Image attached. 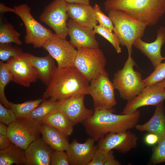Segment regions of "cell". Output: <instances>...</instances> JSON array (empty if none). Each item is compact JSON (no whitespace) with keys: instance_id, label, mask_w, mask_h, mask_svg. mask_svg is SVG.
Segmentation results:
<instances>
[{"instance_id":"39","label":"cell","mask_w":165,"mask_h":165,"mask_svg":"<svg viewBox=\"0 0 165 165\" xmlns=\"http://www.w3.org/2000/svg\"><path fill=\"white\" fill-rule=\"evenodd\" d=\"M12 143L7 135L0 134V150L3 149L8 147Z\"/></svg>"},{"instance_id":"26","label":"cell","mask_w":165,"mask_h":165,"mask_svg":"<svg viewBox=\"0 0 165 165\" xmlns=\"http://www.w3.org/2000/svg\"><path fill=\"white\" fill-rule=\"evenodd\" d=\"M59 102L45 99L25 118L32 119L40 122L51 113L59 110Z\"/></svg>"},{"instance_id":"12","label":"cell","mask_w":165,"mask_h":165,"mask_svg":"<svg viewBox=\"0 0 165 165\" xmlns=\"http://www.w3.org/2000/svg\"><path fill=\"white\" fill-rule=\"evenodd\" d=\"M11 74L12 81L26 87L38 79L37 71L25 53L13 58L6 63Z\"/></svg>"},{"instance_id":"38","label":"cell","mask_w":165,"mask_h":165,"mask_svg":"<svg viewBox=\"0 0 165 165\" xmlns=\"http://www.w3.org/2000/svg\"><path fill=\"white\" fill-rule=\"evenodd\" d=\"M160 140L158 136L154 134L150 133L147 135L145 138L146 143L149 145H153L157 144Z\"/></svg>"},{"instance_id":"2","label":"cell","mask_w":165,"mask_h":165,"mask_svg":"<svg viewBox=\"0 0 165 165\" xmlns=\"http://www.w3.org/2000/svg\"><path fill=\"white\" fill-rule=\"evenodd\" d=\"M114 111L94 110L93 115L83 123L87 134L95 141L107 134L126 131L135 128L140 116L137 110L128 114L117 115Z\"/></svg>"},{"instance_id":"24","label":"cell","mask_w":165,"mask_h":165,"mask_svg":"<svg viewBox=\"0 0 165 165\" xmlns=\"http://www.w3.org/2000/svg\"><path fill=\"white\" fill-rule=\"evenodd\" d=\"M41 123L51 126L69 136L73 131L74 126L67 116L62 112H53L43 118Z\"/></svg>"},{"instance_id":"21","label":"cell","mask_w":165,"mask_h":165,"mask_svg":"<svg viewBox=\"0 0 165 165\" xmlns=\"http://www.w3.org/2000/svg\"><path fill=\"white\" fill-rule=\"evenodd\" d=\"M27 58L36 70L38 78L46 85L49 83L57 67L55 60L49 54L45 56L38 57L25 53Z\"/></svg>"},{"instance_id":"5","label":"cell","mask_w":165,"mask_h":165,"mask_svg":"<svg viewBox=\"0 0 165 165\" xmlns=\"http://www.w3.org/2000/svg\"><path fill=\"white\" fill-rule=\"evenodd\" d=\"M136 65L132 55L128 54L123 68L114 75L113 83L115 89L119 91L121 98L127 101L138 95L145 87L141 73L134 69Z\"/></svg>"},{"instance_id":"17","label":"cell","mask_w":165,"mask_h":165,"mask_svg":"<svg viewBox=\"0 0 165 165\" xmlns=\"http://www.w3.org/2000/svg\"><path fill=\"white\" fill-rule=\"evenodd\" d=\"M70 42L75 48H99L94 29L82 26L70 19L67 22Z\"/></svg>"},{"instance_id":"23","label":"cell","mask_w":165,"mask_h":165,"mask_svg":"<svg viewBox=\"0 0 165 165\" xmlns=\"http://www.w3.org/2000/svg\"><path fill=\"white\" fill-rule=\"evenodd\" d=\"M40 131L42 139L53 150L66 151L70 144L68 136L51 126L42 123Z\"/></svg>"},{"instance_id":"16","label":"cell","mask_w":165,"mask_h":165,"mask_svg":"<svg viewBox=\"0 0 165 165\" xmlns=\"http://www.w3.org/2000/svg\"><path fill=\"white\" fill-rule=\"evenodd\" d=\"M95 141L90 137L83 143L74 139L66 150L70 165H88L98 148Z\"/></svg>"},{"instance_id":"22","label":"cell","mask_w":165,"mask_h":165,"mask_svg":"<svg viewBox=\"0 0 165 165\" xmlns=\"http://www.w3.org/2000/svg\"><path fill=\"white\" fill-rule=\"evenodd\" d=\"M156 107L153 115L149 120L143 124H137L135 128L140 131H146L155 134L158 136L160 140L165 136V113L163 102Z\"/></svg>"},{"instance_id":"6","label":"cell","mask_w":165,"mask_h":165,"mask_svg":"<svg viewBox=\"0 0 165 165\" xmlns=\"http://www.w3.org/2000/svg\"><path fill=\"white\" fill-rule=\"evenodd\" d=\"M14 13L24 23L26 29L25 42L31 44L35 48L42 47L46 42L54 36L50 29L36 20L31 13V8L27 3L15 6Z\"/></svg>"},{"instance_id":"11","label":"cell","mask_w":165,"mask_h":165,"mask_svg":"<svg viewBox=\"0 0 165 165\" xmlns=\"http://www.w3.org/2000/svg\"><path fill=\"white\" fill-rule=\"evenodd\" d=\"M42 47L56 61L57 67L74 66L77 50L66 39L59 37L55 34L46 42Z\"/></svg>"},{"instance_id":"7","label":"cell","mask_w":165,"mask_h":165,"mask_svg":"<svg viewBox=\"0 0 165 165\" xmlns=\"http://www.w3.org/2000/svg\"><path fill=\"white\" fill-rule=\"evenodd\" d=\"M74 67L89 81L106 71V59L99 48H77Z\"/></svg>"},{"instance_id":"8","label":"cell","mask_w":165,"mask_h":165,"mask_svg":"<svg viewBox=\"0 0 165 165\" xmlns=\"http://www.w3.org/2000/svg\"><path fill=\"white\" fill-rule=\"evenodd\" d=\"M90 82L88 94L92 98L94 110L114 111L113 107L116 104L115 89L108 72L101 73Z\"/></svg>"},{"instance_id":"18","label":"cell","mask_w":165,"mask_h":165,"mask_svg":"<svg viewBox=\"0 0 165 165\" xmlns=\"http://www.w3.org/2000/svg\"><path fill=\"white\" fill-rule=\"evenodd\" d=\"M165 44V27L161 26L156 31V38L152 42L148 43L143 41L141 38H137L133 46L139 50L150 61L154 68L165 60L162 56L161 48Z\"/></svg>"},{"instance_id":"41","label":"cell","mask_w":165,"mask_h":165,"mask_svg":"<svg viewBox=\"0 0 165 165\" xmlns=\"http://www.w3.org/2000/svg\"><path fill=\"white\" fill-rule=\"evenodd\" d=\"M68 3H75L90 5V0H64Z\"/></svg>"},{"instance_id":"31","label":"cell","mask_w":165,"mask_h":165,"mask_svg":"<svg viewBox=\"0 0 165 165\" xmlns=\"http://www.w3.org/2000/svg\"><path fill=\"white\" fill-rule=\"evenodd\" d=\"M23 53L17 46H13L11 43H0V59L3 62L7 61Z\"/></svg>"},{"instance_id":"33","label":"cell","mask_w":165,"mask_h":165,"mask_svg":"<svg viewBox=\"0 0 165 165\" xmlns=\"http://www.w3.org/2000/svg\"><path fill=\"white\" fill-rule=\"evenodd\" d=\"M165 79V62L161 63L155 68L148 77L143 80L146 86L159 82Z\"/></svg>"},{"instance_id":"20","label":"cell","mask_w":165,"mask_h":165,"mask_svg":"<svg viewBox=\"0 0 165 165\" xmlns=\"http://www.w3.org/2000/svg\"><path fill=\"white\" fill-rule=\"evenodd\" d=\"M68 4L67 13L70 19L79 24L90 29H94L97 25L93 7L91 6L75 3Z\"/></svg>"},{"instance_id":"19","label":"cell","mask_w":165,"mask_h":165,"mask_svg":"<svg viewBox=\"0 0 165 165\" xmlns=\"http://www.w3.org/2000/svg\"><path fill=\"white\" fill-rule=\"evenodd\" d=\"M54 150L40 137L31 142L25 150L24 164L50 165Z\"/></svg>"},{"instance_id":"43","label":"cell","mask_w":165,"mask_h":165,"mask_svg":"<svg viewBox=\"0 0 165 165\" xmlns=\"http://www.w3.org/2000/svg\"><path fill=\"white\" fill-rule=\"evenodd\" d=\"M121 163L115 158L111 159L108 161L105 164V165H120Z\"/></svg>"},{"instance_id":"15","label":"cell","mask_w":165,"mask_h":165,"mask_svg":"<svg viewBox=\"0 0 165 165\" xmlns=\"http://www.w3.org/2000/svg\"><path fill=\"white\" fill-rule=\"evenodd\" d=\"M85 95L75 96L59 102V110L63 112L74 126L83 123L91 117L94 111L85 106L84 98Z\"/></svg>"},{"instance_id":"27","label":"cell","mask_w":165,"mask_h":165,"mask_svg":"<svg viewBox=\"0 0 165 165\" xmlns=\"http://www.w3.org/2000/svg\"><path fill=\"white\" fill-rule=\"evenodd\" d=\"M44 100L43 98L25 101L20 104L10 102V109L15 113L17 119L25 118Z\"/></svg>"},{"instance_id":"36","label":"cell","mask_w":165,"mask_h":165,"mask_svg":"<svg viewBox=\"0 0 165 165\" xmlns=\"http://www.w3.org/2000/svg\"><path fill=\"white\" fill-rule=\"evenodd\" d=\"M16 119V115L13 111L10 109L6 108L0 102V122L8 126Z\"/></svg>"},{"instance_id":"30","label":"cell","mask_w":165,"mask_h":165,"mask_svg":"<svg viewBox=\"0 0 165 165\" xmlns=\"http://www.w3.org/2000/svg\"><path fill=\"white\" fill-rule=\"evenodd\" d=\"M94 30L95 34L101 35L108 40L112 45L117 53H120L121 52L119 39L114 32L99 24L96 25Z\"/></svg>"},{"instance_id":"40","label":"cell","mask_w":165,"mask_h":165,"mask_svg":"<svg viewBox=\"0 0 165 165\" xmlns=\"http://www.w3.org/2000/svg\"><path fill=\"white\" fill-rule=\"evenodd\" d=\"M14 8L6 6L3 3H0V13L3 14L6 12H11L14 13Z\"/></svg>"},{"instance_id":"14","label":"cell","mask_w":165,"mask_h":165,"mask_svg":"<svg viewBox=\"0 0 165 165\" xmlns=\"http://www.w3.org/2000/svg\"><path fill=\"white\" fill-rule=\"evenodd\" d=\"M99 140L98 148L107 152L115 149L124 154L137 147L138 138L128 130L108 133Z\"/></svg>"},{"instance_id":"9","label":"cell","mask_w":165,"mask_h":165,"mask_svg":"<svg viewBox=\"0 0 165 165\" xmlns=\"http://www.w3.org/2000/svg\"><path fill=\"white\" fill-rule=\"evenodd\" d=\"M41 123L32 119H17L8 126L7 135L12 143L25 150L40 138Z\"/></svg>"},{"instance_id":"3","label":"cell","mask_w":165,"mask_h":165,"mask_svg":"<svg viewBox=\"0 0 165 165\" xmlns=\"http://www.w3.org/2000/svg\"><path fill=\"white\" fill-rule=\"evenodd\" d=\"M106 11H122L147 26L156 25L165 12V0H106Z\"/></svg>"},{"instance_id":"42","label":"cell","mask_w":165,"mask_h":165,"mask_svg":"<svg viewBox=\"0 0 165 165\" xmlns=\"http://www.w3.org/2000/svg\"><path fill=\"white\" fill-rule=\"evenodd\" d=\"M6 125L3 123L0 122V134L7 135L8 127Z\"/></svg>"},{"instance_id":"32","label":"cell","mask_w":165,"mask_h":165,"mask_svg":"<svg viewBox=\"0 0 165 165\" xmlns=\"http://www.w3.org/2000/svg\"><path fill=\"white\" fill-rule=\"evenodd\" d=\"M163 162H165V136L154 148L149 163L155 165Z\"/></svg>"},{"instance_id":"45","label":"cell","mask_w":165,"mask_h":165,"mask_svg":"<svg viewBox=\"0 0 165 165\" xmlns=\"http://www.w3.org/2000/svg\"><path fill=\"white\" fill-rule=\"evenodd\" d=\"M164 110H165V107L164 108Z\"/></svg>"},{"instance_id":"35","label":"cell","mask_w":165,"mask_h":165,"mask_svg":"<svg viewBox=\"0 0 165 165\" xmlns=\"http://www.w3.org/2000/svg\"><path fill=\"white\" fill-rule=\"evenodd\" d=\"M93 9L95 19L99 25L113 31L114 29L113 23L108 16L106 15L101 11L98 5L95 4Z\"/></svg>"},{"instance_id":"25","label":"cell","mask_w":165,"mask_h":165,"mask_svg":"<svg viewBox=\"0 0 165 165\" xmlns=\"http://www.w3.org/2000/svg\"><path fill=\"white\" fill-rule=\"evenodd\" d=\"M25 150L12 143L8 148L0 150V165L24 164Z\"/></svg>"},{"instance_id":"44","label":"cell","mask_w":165,"mask_h":165,"mask_svg":"<svg viewBox=\"0 0 165 165\" xmlns=\"http://www.w3.org/2000/svg\"><path fill=\"white\" fill-rule=\"evenodd\" d=\"M155 84L160 87L165 89V79L162 81Z\"/></svg>"},{"instance_id":"29","label":"cell","mask_w":165,"mask_h":165,"mask_svg":"<svg viewBox=\"0 0 165 165\" xmlns=\"http://www.w3.org/2000/svg\"><path fill=\"white\" fill-rule=\"evenodd\" d=\"M11 81V74L6 63L0 61V101L6 108L10 109V102L7 99L5 94L6 86Z\"/></svg>"},{"instance_id":"28","label":"cell","mask_w":165,"mask_h":165,"mask_svg":"<svg viewBox=\"0 0 165 165\" xmlns=\"http://www.w3.org/2000/svg\"><path fill=\"white\" fill-rule=\"evenodd\" d=\"M20 34L15 30L11 24L6 23L0 26V43H14L18 45L22 44L19 38Z\"/></svg>"},{"instance_id":"37","label":"cell","mask_w":165,"mask_h":165,"mask_svg":"<svg viewBox=\"0 0 165 165\" xmlns=\"http://www.w3.org/2000/svg\"><path fill=\"white\" fill-rule=\"evenodd\" d=\"M68 156L65 151L54 150L51 155L50 165H69Z\"/></svg>"},{"instance_id":"34","label":"cell","mask_w":165,"mask_h":165,"mask_svg":"<svg viewBox=\"0 0 165 165\" xmlns=\"http://www.w3.org/2000/svg\"><path fill=\"white\" fill-rule=\"evenodd\" d=\"M114 158L112 150L107 152L98 148L88 165H105L108 161Z\"/></svg>"},{"instance_id":"1","label":"cell","mask_w":165,"mask_h":165,"mask_svg":"<svg viewBox=\"0 0 165 165\" xmlns=\"http://www.w3.org/2000/svg\"><path fill=\"white\" fill-rule=\"evenodd\" d=\"M90 82L74 66L57 67L42 98L58 102L88 94Z\"/></svg>"},{"instance_id":"13","label":"cell","mask_w":165,"mask_h":165,"mask_svg":"<svg viewBox=\"0 0 165 165\" xmlns=\"http://www.w3.org/2000/svg\"><path fill=\"white\" fill-rule=\"evenodd\" d=\"M165 100V88L160 87L155 84L148 86L138 95L128 101L121 114L133 113L139 108L144 106H156Z\"/></svg>"},{"instance_id":"10","label":"cell","mask_w":165,"mask_h":165,"mask_svg":"<svg viewBox=\"0 0 165 165\" xmlns=\"http://www.w3.org/2000/svg\"><path fill=\"white\" fill-rule=\"evenodd\" d=\"M68 3L64 0H53L45 8L41 21L52 29L59 37L66 39L68 35Z\"/></svg>"},{"instance_id":"4","label":"cell","mask_w":165,"mask_h":165,"mask_svg":"<svg viewBox=\"0 0 165 165\" xmlns=\"http://www.w3.org/2000/svg\"><path fill=\"white\" fill-rule=\"evenodd\" d=\"M108 14L113 24V31L120 45L126 47L128 54L132 55L134 42L143 36L147 25L121 10H112Z\"/></svg>"}]
</instances>
